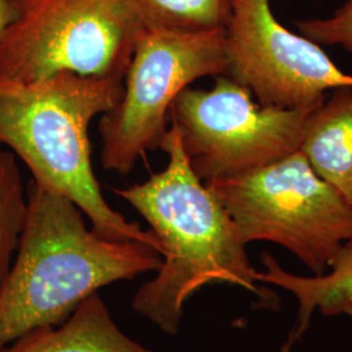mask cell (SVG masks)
I'll list each match as a JSON object with an SVG mask.
<instances>
[{
    "mask_svg": "<svg viewBox=\"0 0 352 352\" xmlns=\"http://www.w3.org/2000/svg\"><path fill=\"white\" fill-rule=\"evenodd\" d=\"M160 149L168 155L162 171L144 183L113 188L144 217L162 247V264L136 292L133 311L166 334H176L186 302L208 285L239 286L274 302L270 292L257 287L247 244L212 189L192 170L174 126Z\"/></svg>",
    "mask_w": 352,
    "mask_h": 352,
    "instance_id": "cell-1",
    "label": "cell"
},
{
    "mask_svg": "<svg viewBox=\"0 0 352 352\" xmlns=\"http://www.w3.org/2000/svg\"><path fill=\"white\" fill-rule=\"evenodd\" d=\"M26 199L17 257L0 285V351L33 329L63 324L102 287L162 264L154 247L88 228L74 202L33 180Z\"/></svg>",
    "mask_w": 352,
    "mask_h": 352,
    "instance_id": "cell-2",
    "label": "cell"
},
{
    "mask_svg": "<svg viewBox=\"0 0 352 352\" xmlns=\"http://www.w3.org/2000/svg\"><path fill=\"white\" fill-rule=\"evenodd\" d=\"M123 90L124 80L72 72L33 82L0 77V145L28 166L36 184L74 202L96 232L141 241L162 254L151 230L111 209L91 164L89 126L113 110Z\"/></svg>",
    "mask_w": 352,
    "mask_h": 352,
    "instance_id": "cell-3",
    "label": "cell"
},
{
    "mask_svg": "<svg viewBox=\"0 0 352 352\" xmlns=\"http://www.w3.org/2000/svg\"><path fill=\"white\" fill-rule=\"evenodd\" d=\"M206 186L245 244H278L315 276L327 273L342 247L352 241L351 202L317 175L300 151Z\"/></svg>",
    "mask_w": 352,
    "mask_h": 352,
    "instance_id": "cell-4",
    "label": "cell"
},
{
    "mask_svg": "<svg viewBox=\"0 0 352 352\" xmlns=\"http://www.w3.org/2000/svg\"><path fill=\"white\" fill-rule=\"evenodd\" d=\"M0 77L33 82L59 72L124 80L146 30L129 0H10Z\"/></svg>",
    "mask_w": 352,
    "mask_h": 352,
    "instance_id": "cell-5",
    "label": "cell"
},
{
    "mask_svg": "<svg viewBox=\"0 0 352 352\" xmlns=\"http://www.w3.org/2000/svg\"><path fill=\"white\" fill-rule=\"evenodd\" d=\"M222 75H227L225 29H146L126 69L120 101L100 119L103 168L128 175L141 155L160 149L176 97L199 78Z\"/></svg>",
    "mask_w": 352,
    "mask_h": 352,
    "instance_id": "cell-6",
    "label": "cell"
},
{
    "mask_svg": "<svg viewBox=\"0 0 352 352\" xmlns=\"http://www.w3.org/2000/svg\"><path fill=\"white\" fill-rule=\"evenodd\" d=\"M209 90L186 88L170 110L182 149L204 183L239 175L299 151L302 128L317 107L263 106L226 75Z\"/></svg>",
    "mask_w": 352,
    "mask_h": 352,
    "instance_id": "cell-7",
    "label": "cell"
},
{
    "mask_svg": "<svg viewBox=\"0 0 352 352\" xmlns=\"http://www.w3.org/2000/svg\"><path fill=\"white\" fill-rule=\"evenodd\" d=\"M225 32L226 76L263 106L315 107L329 90L352 88V75L322 46L278 21L272 0H232Z\"/></svg>",
    "mask_w": 352,
    "mask_h": 352,
    "instance_id": "cell-8",
    "label": "cell"
},
{
    "mask_svg": "<svg viewBox=\"0 0 352 352\" xmlns=\"http://www.w3.org/2000/svg\"><path fill=\"white\" fill-rule=\"evenodd\" d=\"M264 272H257V282L269 283L292 294L299 304L296 325L280 352H289L309 327L311 317L347 315L352 317V241L346 243L327 273L304 277L285 270L270 253L261 256Z\"/></svg>",
    "mask_w": 352,
    "mask_h": 352,
    "instance_id": "cell-9",
    "label": "cell"
},
{
    "mask_svg": "<svg viewBox=\"0 0 352 352\" xmlns=\"http://www.w3.org/2000/svg\"><path fill=\"white\" fill-rule=\"evenodd\" d=\"M299 151L352 204V88L334 89L308 115Z\"/></svg>",
    "mask_w": 352,
    "mask_h": 352,
    "instance_id": "cell-10",
    "label": "cell"
},
{
    "mask_svg": "<svg viewBox=\"0 0 352 352\" xmlns=\"http://www.w3.org/2000/svg\"><path fill=\"white\" fill-rule=\"evenodd\" d=\"M0 352H154L116 327L106 304L94 292L58 327L33 329Z\"/></svg>",
    "mask_w": 352,
    "mask_h": 352,
    "instance_id": "cell-11",
    "label": "cell"
},
{
    "mask_svg": "<svg viewBox=\"0 0 352 352\" xmlns=\"http://www.w3.org/2000/svg\"><path fill=\"white\" fill-rule=\"evenodd\" d=\"M146 29L208 32L225 29L232 0H129Z\"/></svg>",
    "mask_w": 352,
    "mask_h": 352,
    "instance_id": "cell-12",
    "label": "cell"
},
{
    "mask_svg": "<svg viewBox=\"0 0 352 352\" xmlns=\"http://www.w3.org/2000/svg\"><path fill=\"white\" fill-rule=\"evenodd\" d=\"M26 212L28 199L14 154L0 145V285L12 266Z\"/></svg>",
    "mask_w": 352,
    "mask_h": 352,
    "instance_id": "cell-13",
    "label": "cell"
},
{
    "mask_svg": "<svg viewBox=\"0 0 352 352\" xmlns=\"http://www.w3.org/2000/svg\"><path fill=\"white\" fill-rule=\"evenodd\" d=\"M299 33L320 46H340L352 52V0H346L331 16L296 23Z\"/></svg>",
    "mask_w": 352,
    "mask_h": 352,
    "instance_id": "cell-14",
    "label": "cell"
},
{
    "mask_svg": "<svg viewBox=\"0 0 352 352\" xmlns=\"http://www.w3.org/2000/svg\"><path fill=\"white\" fill-rule=\"evenodd\" d=\"M12 6L10 0H0V34L4 30V28L8 25L13 20Z\"/></svg>",
    "mask_w": 352,
    "mask_h": 352,
    "instance_id": "cell-15",
    "label": "cell"
}]
</instances>
